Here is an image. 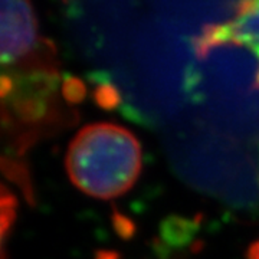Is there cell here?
Instances as JSON below:
<instances>
[{
  "mask_svg": "<svg viewBox=\"0 0 259 259\" xmlns=\"http://www.w3.org/2000/svg\"><path fill=\"white\" fill-rule=\"evenodd\" d=\"M143 164L139 139L120 124L94 122L71 140L65 170L72 185L100 200L127 193L139 180Z\"/></svg>",
  "mask_w": 259,
  "mask_h": 259,
  "instance_id": "obj_1",
  "label": "cell"
},
{
  "mask_svg": "<svg viewBox=\"0 0 259 259\" xmlns=\"http://www.w3.org/2000/svg\"><path fill=\"white\" fill-rule=\"evenodd\" d=\"M29 0H0V59L9 66L42 45Z\"/></svg>",
  "mask_w": 259,
  "mask_h": 259,
  "instance_id": "obj_2",
  "label": "cell"
},
{
  "mask_svg": "<svg viewBox=\"0 0 259 259\" xmlns=\"http://www.w3.org/2000/svg\"><path fill=\"white\" fill-rule=\"evenodd\" d=\"M65 3H69V0H64Z\"/></svg>",
  "mask_w": 259,
  "mask_h": 259,
  "instance_id": "obj_5",
  "label": "cell"
},
{
  "mask_svg": "<svg viewBox=\"0 0 259 259\" xmlns=\"http://www.w3.org/2000/svg\"><path fill=\"white\" fill-rule=\"evenodd\" d=\"M246 259H259V239L249 245L246 250Z\"/></svg>",
  "mask_w": 259,
  "mask_h": 259,
  "instance_id": "obj_4",
  "label": "cell"
},
{
  "mask_svg": "<svg viewBox=\"0 0 259 259\" xmlns=\"http://www.w3.org/2000/svg\"><path fill=\"white\" fill-rule=\"evenodd\" d=\"M258 0H238L235 5V19L245 18L258 9Z\"/></svg>",
  "mask_w": 259,
  "mask_h": 259,
  "instance_id": "obj_3",
  "label": "cell"
}]
</instances>
